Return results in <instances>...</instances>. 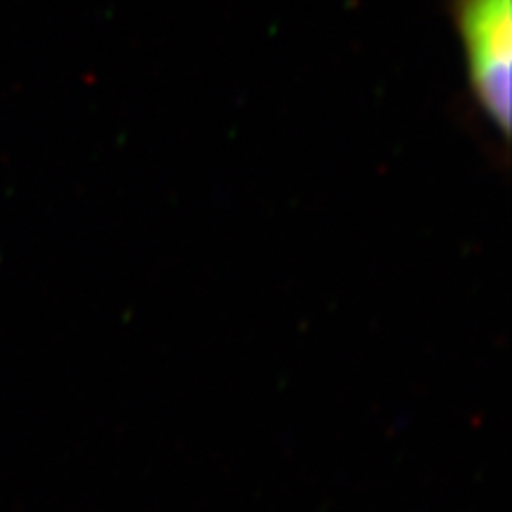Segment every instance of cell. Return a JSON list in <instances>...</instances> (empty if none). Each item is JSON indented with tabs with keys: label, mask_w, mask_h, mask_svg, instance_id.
<instances>
[{
	"label": "cell",
	"mask_w": 512,
	"mask_h": 512,
	"mask_svg": "<svg viewBox=\"0 0 512 512\" xmlns=\"http://www.w3.org/2000/svg\"><path fill=\"white\" fill-rule=\"evenodd\" d=\"M465 57L467 86L503 140L512 119V0H448Z\"/></svg>",
	"instance_id": "obj_1"
}]
</instances>
